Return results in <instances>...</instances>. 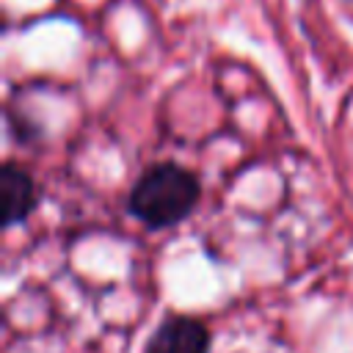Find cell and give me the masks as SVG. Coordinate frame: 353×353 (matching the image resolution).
Segmentation results:
<instances>
[{
	"instance_id": "2",
	"label": "cell",
	"mask_w": 353,
	"mask_h": 353,
	"mask_svg": "<svg viewBox=\"0 0 353 353\" xmlns=\"http://www.w3.org/2000/svg\"><path fill=\"white\" fill-rule=\"evenodd\" d=\"M143 353H210V331L196 317H168L149 336Z\"/></svg>"
},
{
	"instance_id": "1",
	"label": "cell",
	"mask_w": 353,
	"mask_h": 353,
	"mask_svg": "<svg viewBox=\"0 0 353 353\" xmlns=\"http://www.w3.org/2000/svg\"><path fill=\"white\" fill-rule=\"evenodd\" d=\"M201 196L199 176L179 163L149 165L127 196V210L146 229H168L185 221Z\"/></svg>"
},
{
	"instance_id": "3",
	"label": "cell",
	"mask_w": 353,
	"mask_h": 353,
	"mask_svg": "<svg viewBox=\"0 0 353 353\" xmlns=\"http://www.w3.org/2000/svg\"><path fill=\"white\" fill-rule=\"evenodd\" d=\"M0 221L6 229L25 223L28 215L36 210V185L30 179V174L17 165V163H6L0 171Z\"/></svg>"
}]
</instances>
